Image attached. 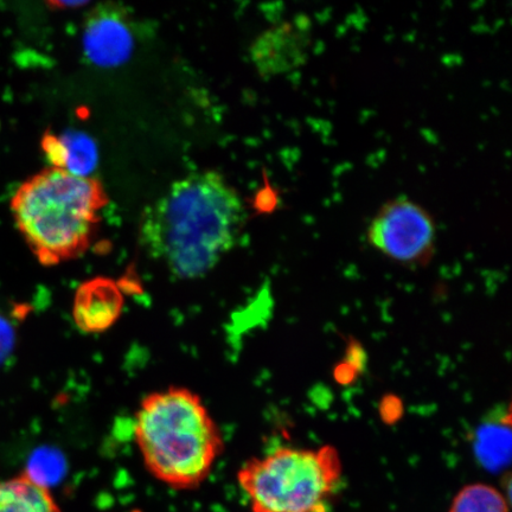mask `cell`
<instances>
[{"mask_svg": "<svg viewBox=\"0 0 512 512\" xmlns=\"http://www.w3.org/2000/svg\"><path fill=\"white\" fill-rule=\"evenodd\" d=\"M239 192L214 171L172 184L144 211L140 241L182 279L202 277L235 245L245 223Z\"/></svg>", "mask_w": 512, "mask_h": 512, "instance_id": "cell-1", "label": "cell"}, {"mask_svg": "<svg viewBox=\"0 0 512 512\" xmlns=\"http://www.w3.org/2000/svg\"><path fill=\"white\" fill-rule=\"evenodd\" d=\"M133 435L146 469L177 490L200 486L224 448L206 403L184 387L146 395L134 418Z\"/></svg>", "mask_w": 512, "mask_h": 512, "instance_id": "cell-2", "label": "cell"}, {"mask_svg": "<svg viewBox=\"0 0 512 512\" xmlns=\"http://www.w3.org/2000/svg\"><path fill=\"white\" fill-rule=\"evenodd\" d=\"M107 204L99 179L50 166L21 184L10 208L32 254L50 267L78 258L91 247Z\"/></svg>", "mask_w": 512, "mask_h": 512, "instance_id": "cell-3", "label": "cell"}, {"mask_svg": "<svg viewBox=\"0 0 512 512\" xmlns=\"http://www.w3.org/2000/svg\"><path fill=\"white\" fill-rule=\"evenodd\" d=\"M342 476L335 447H283L248 460L238 473L252 512H328Z\"/></svg>", "mask_w": 512, "mask_h": 512, "instance_id": "cell-4", "label": "cell"}, {"mask_svg": "<svg viewBox=\"0 0 512 512\" xmlns=\"http://www.w3.org/2000/svg\"><path fill=\"white\" fill-rule=\"evenodd\" d=\"M371 247L403 265H426L433 258L437 226L430 213L408 198L381 207L368 228Z\"/></svg>", "mask_w": 512, "mask_h": 512, "instance_id": "cell-5", "label": "cell"}, {"mask_svg": "<svg viewBox=\"0 0 512 512\" xmlns=\"http://www.w3.org/2000/svg\"><path fill=\"white\" fill-rule=\"evenodd\" d=\"M130 18L115 5H101L88 16L82 43L86 57L98 67H117L132 55L134 36Z\"/></svg>", "mask_w": 512, "mask_h": 512, "instance_id": "cell-6", "label": "cell"}, {"mask_svg": "<svg viewBox=\"0 0 512 512\" xmlns=\"http://www.w3.org/2000/svg\"><path fill=\"white\" fill-rule=\"evenodd\" d=\"M125 294L117 281L98 277L81 284L74 294L72 316L83 334L98 335L113 328L123 315Z\"/></svg>", "mask_w": 512, "mask_h": 512, "instance_id": "cell-7", "label": "cell"}, {"mask_svg": "<svg viewBox=\"0 0 512 512\" xmlns=\"http://www.w3.org/2000/svg\"><path fill=\"white\" fill-rule=\"evenodd\" d=\"M309 46L310 28L304 19L284 23L259 38L254 60L267 75L284 74L302 66Z\"/></svg>", "mask_w": 512, "mask_h": 512, "instance_id": "cell-8", "label": "cell"}, {"mask_svg": "<svg viewBox=\"0 0 512 512\" xmlns=\"http://www.w3.org/2000/svg\"><path fill=\"white\" fill-rule=\"evenodd\" d=\"M41 146L51 168L61 169L70 175L92 177L99 163L98 146L83 132L72 131L62 136L47 132Z\"/></svg>", "mask_w": 512, "mask_h": 512, "instance_id": "cell-9", "label": "cell"}, {"mask_svg": "<svg viewBox=\"0 0 512 512\" xmlns=\"http://www.w3.org/2000/svg\"><path fill=\"white\" fill-rule=\"evenodd\" d=\"M0 512H61L49 489L22 476L0 483Z\"/></svg>", "mask_w": 512, "mask_h": 512, "instance_id": "cell-10", "label": "cell"}, {"mask_svg": "<svg viewBox=\"0 0 512 512\" xmlns=\"http://www.w3.org/2000/svg\"><path fill=\"white\" fill-rule=\"evenodd\" d=\"M510 414L501 421L490 422L479 428L476 454L479 462L490 471H501L510 460Z\"/></svg>", "mask_w": 512, "mask_h": 512, "instance_id": "cell-11", "label": "cell"}, {"mask_svg": "<svg viewBox=\"0 0 512 512\" xmlns=\"http://www.w3.org/2000/svg\"><path fill=\"white\" fill-rule=\"evenodd\" d=\"M448 512H509L507 499L494 486L470 484L454 497Z\"/></svg>", "mask_w": 512, "mask_h": 512, "instance_id": "cell-12", "label": "cell"}, {"mask_svg": "<svg viewBox=\"0 0 512 512\" xmlns=\"http://www.w3.org/2000/svg\"><path fill=\"white\" fill-rule=\"evenodd\" d=\"M64 464L60 457L48 450L37 451L31 457L25 477L49 489L63 477Z\"/></svg>", "mask_w": 512, "mask_h": 512, "instance_id": "cell-13", "label": "cell"}, {"mask_svg": "<svg viewBox=\"0 0 512 512\" xmlns=\"http://www.w3.org/2000/svg\"><path fill=\"white\" fill-rule=\"evenodd\" d=\"M12 344H14V331L10 324L0 317V363L10 355Z\"/></svg>", "mask_w": 512, "mask_h": 512, "instance_id": "cell-14", "label": "cell"}, {"mask_svg": "<svg viewBox=\"0 0 512 512\" xmlns=\"http://www.w3.org/2000/svg\"><path fill=\"white\" fill-rule=\"evenodd\" d=\"M87 3L85 2H53L49 3V6L51 8L57 9V10H66V9H78L81 8V6H85Z\"/></svg>", "mask_w": 512, "mask_h": 512, "instance_id": "cell-15", "label": "cell"}, {"mask_svg": "<svg viewBox=\"0 0 512 512\" xmlns=\"http://www.w3.org/2000/svg\"><path fill=\"white\" fill-rule=\"evenodd\" d=\"M131 512H142V511L134 510V511H131Z\"/></svg>", "mask_w": 512, "mask_h": 512, "instance_id": "cell-16", "label": "cell"}]
</instances>
